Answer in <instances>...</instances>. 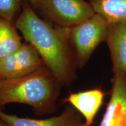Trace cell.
<instances>
[{
    "label": "cell",
    "mask_w": 126,
    "mask_h": 126,
    "mask_svg": "<svg viewBox=\"0 0 126 126\" xmlns=\"http://www.w3.org/2000/svg\"><path fill=\"white\" fill-rule=\"evenodd\" d=\"M16 28L35 48L44 64L61 84H69L75 77L70 47V28H55L25 4Z\"/></svg>",
    "instance_id": "6da1fadb"
},
{
    "label": "cell",
    "mask_w": 126,
    "mask_h": 126,
    "mask_svg": "<svg viewBox=\"0 0 126 126\" xmlns=\"http://www.w3.org/2000/svg\"><path fill=\"white\" fill-rule=\"evenodd\" d=\"M58 82L45 65L17 78L0 83V108L9 103H23L39 110L48 109L54 103Z\"/></svg>",
    "instance_id": "7a4b0ae2"
},
{
    "label": "cell",
    "mask_w": 126,
    "mask_h": 126,
    "mask_svg": "<svg viewBox=\"0 0 126 126\" xmlns=\"http://www.w3.org/2000/svg\"><path fill=\"white\" fill-rule=\"evenodd\" d=\"M109 23L102 16H94L70 30V43L75 48L77 65L82 68L96 48L105 42Z\"/></svg>",
    "instance_id": "3957f363"
},
{
    "label": "cell",
    "mask_w": 126,
    "mask_h": 126,
    "mask_svg": "<svg viewBox=\"0 0 126 126\" xmlns=\"http://www.w3.org/2000/svg\"><path fill=\"white\" fill-rule=\"evenodd\" d=\"M37 7L52 22L65 28L74 27L96 14L85 0H43Z\"/></svg>",
    "instance_id": "277c9868"
},
{
    "label": "cell",
    "mask_w": 126,
    "mask_h": 126,
    "mask_svg": "<svg viewBox=\"0 0 126 126\" xmlns=\"http://www.w3.org/2000/svg\"><path fill=\"white\" fill-rule=\"evenodd\" d=\"M45 65L35 48L23 44L16 51L0 59V78H17L29 74Z\"/></svg>",
    "instance_id": "5b68a950"
},
{
    "label": "cell",
    "mask_w": 126,
    "mask_h": 126,
    "mask_svg": "<svg viewBox=\"0 0 126 126\" xmlns=\"http://www.w3.org/2000/svg\"><path fill=\"white\" fill-rule=\"evenodd\" d=\"M113 74L111 96L99 126H126V75Z\"/></svg>",
    "instance_id": "8992f818"
},
{
    "label": "cell",
    "mask_w": 126,
    "mask_h": 126,
    "mask_svg": "<svg viewBox=\"0 0 126 126\" xmlns=\"http://www.w3.org/2000/svg\"><path fill=\"white\" fill-rule=\"evenodd\" d=\"M0 119L10 126H77L81 117L74 108H68L61 114L46 119L20 117L4 113L0 109Z\"/></svg>",
    "instance_id": "52a82bcc"
},
{
    "label": "cell",
    "mask_w": 126,
    "mask_h": 126,
    "mask_svg": "<svg viewBox=\"0 0 126 126\" xmlns=\"http://www.w3.org/2000/svg\"><path fill=\"white\" fill-rule=\"evenodd\" d=\"M105 93L100 88L90 89L69 94L65 101L84 117V123L91 126L103 103Z\"/></svg>",
    "instance_id": "ba28073f"
},
{
    "label": "cell",
    "mask_w": 126,
    "mask_h": 126,
    "mask_svg": "<svg viewBox=\"0 0 126 126\" xmlns=\"http://www.w3.org/2000/svg\"><path fill=\"white\" fill-rule=\"evenodd\" d=\"M105 42L109 49L113 73L126 75V23H109Z\"/></svg>",
    "instance_id": "9c48e42d"
},
{
    "label": "cell",
    "mask_w": 126,
    "mask_h": 126,
    "mask_svg": "<svg viewBox=\"0 0 126 126\" xmlns=\"http://www.w3.org/2000/svg\"><path fill=\"white\" fill-rule=\"evenodd\" d=\"M96 14L109 23H126V0H90Z\"/></svg>",
    "instance_id": "30bf717a"
},
{
    "label": "cell",
    "mask_w": 126,
    "mask_h": 126,
    "mask_svg": "<svg viewBox=\"0 0 126 126\" xmlns=\"http://www.w3.org/2000/svg\"><path fill=\"white\" fill-rule=\"evenodd\" d=\"M22 45L12 22L0 17V59L16 51Z\"/></svg>",
    "instance_id": "8fae6325"
},
{
    "label": "cell",
    "mask_w": 126,
    "mask_h": 126,
    "mask_svg": "<svg viewBox=\"0 0 126 126\" xmlns=\"http://www.w3.org/2000/svg\"><path fill=\"white\" fill-rule=\"evenodd\" d=\"M19 8V0H0V17L12 22Z\"/></svg>",
    "instance_id": "7c38bea8"
},
{
    "label": "cell",
    "mask_w": 126,
    "mask_h": 126,
    "mask_svg": "<svg viewBox=\"0 0 126 126\" xmlns=\"http://www.w3.org/2000/svg\"><path fill=\"white\" fill-rule=\"evenodd\" d=\"M29 2L32 5L34 6V7H38L39 4L42 2L43 0H28Z\"/></svg>",
    "instance_id": "4fadbf2b"
},
{
    "label": "cell",
    "mask_w": 126,
    "mask_h": 126,
    "mask_svg": "<svg viewBox=\"0 0 126 126\" xmlns=\"http://www.w3.org/2000/svg\"><path fill=\"white\" fill-rule=\"evenodd\" d=\"M0 126H10L8 125L7 123H6L5 122H4V121L2 120L1 119H0Z\"/></svg>",
    "instance_id": "5bb4252c"
},
{
    "label": "cell",
    "mask_w": 126,
    "mask_h": 126,
    "mask_svg": "<svg viewBox=\"0 0 126 126\" xmlns=\"http://www.w3.org/2000/svg\"><path fill=\"white\" fill-rule=\"evenodd\" d=\"M77 126H87L85 125V123H82L81 124H80V125H78Z\"/></svg>",
    "instance_id": "9a60e30c"
},
{
    "label": "cell",
    "mask_w": 126,
    "mask_h": 126,
    "mask_svg": "<svg viewBox=\"0 0 126 126\" xmlns=\"http://www.w3.org/2000/svg\"><path fill=\"white\" fill-rule=\"evenodd\" d=\"M1 80H2V79H1L0 78V83H1Z\"/></svg>",
    "instance_id": "2e32d148"
},
{
    "label": "cell",
    "mask_w": 126,
    "mask_h": 126,
    "mask_svg": "<svg viewBox=\"0 0 126 126\" xmlns=\"http://www.w3.org/2000/svg\"><path fill=\"white\" fill-rule=\"evenodd\" d=\"M89 1H90V0H89Z\"/></svg>",
    "instance_id": "e0dca14e"
}]
</instances>
